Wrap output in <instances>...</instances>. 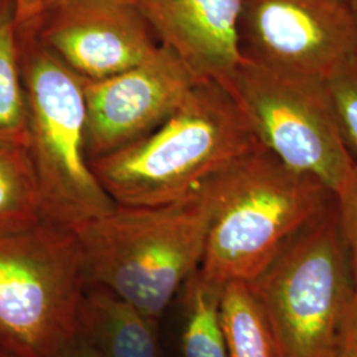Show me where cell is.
Instances as JSON below:
<instances>
[{"label": "cell", "instance_id": "cell-13", "mask_svg": "<svg viewBox=\"0 0 357 357\" xmlns=\"http://www.w3.org/2000/svg\"><path fill=\"white\" fill-rule=\"evenodd\" d=\"M224 286L197 268L178 294L181 357H229L221 319Z\"/></svg>", "mask_w": 357, "mask_h": 357}, {"label": "cell", "instance_id": "cell-14", "mask_svg": "<svg viewBox=\"0 0 357 357\" xmlns=\"http://www.w3.org/2000/svg\"><path fill=\"white\" fill-rule=\"evenodd\" d=\"M41 221L38 178L26 146L0 141V237L31 229Z\"/></svg>", "mask_w": 357, "mask_h": 357}, {"label": "cell", "instance_id": "cell-21", "mask_svg": "<svg viewBox=\"0 0 357 357\" xmlns=\"http://www.w3.org/2000/svg\"><path fill=\"white\" fill-rule=\"evenodd\" d=\"M56 357H102L96 352L90 345L81 340L78 336L75 337L72 343L65 347L64 349Z\"/></svg>", "mask_w": 357, "mask_h": 357}, {"label": "cell", "instance_id": "cell-23", "mask_svg": "<svg viewBox=\"0 0 357 357\" xmlns=\"http://www.w3.org/2000/svg\"><path fill=\"white\" fill-rule=\"evenodd\" d=\"M351 4H352L354 10H355V11H356L357 13V0H351Z\"/></svg>", "mask_w": 357, "mask_h": 357}, {"label": "cell", "instance_id": "cell-10", "mask_svg": "<svg viewBox=\"0 0 357 357\" xmlns=\"http://www.w3.org/2000/svg\"><path fill=\"white\" fill-rule=\"evenodd\" d=\"M197 81L200 79L191 69L166 45L125 72L98 81H82L90 163L159 128Z\"/></svg>", "mask_w": 357, "mask_h": 357}, {"label": "cell", "instance_id": "cell-20", "mask_svg": "<svg viewBox=\"0 0 357 357\" xmlns=\"http://www.w3.org/2000/svg\"><path fill=\"white\" fill-rule=\"evenodd\" d=\"M17 26L38 19L44 10V0H13Z\"/></svg>", "mask_w": 357, "mask_h": 357}, {"label": "cell", "instance_id": "cell-17", "mask_svg": "<svg viewBox=\"0 0 357 357\" xmlns=\"http://www.w3.org/2000/svg\"><path fill=\"white\" fill-rule=\"evenodd\" d=\"M326 82L345 147L357 167V54Z\"/></svg>", "mask_w": 357, "mask_h": 357}, {"label": "cell", "instance_id": "cell-22", "mask_svg": "<svg viewBox=\"0 0 357 357\" xmlns=\"http://www.w3.org/2000/svg\"><path fill=\"white\" fill-rule=\"evenodd\" d=\"M57 1H61V0H44V8H45L47 6H51V4L57 3ZM43 11H44V10H43Z\"/></svg>", "mask_w": 357, "mask_h": 357}, {"label": "cell", "instance_id": "cell-7", "mask_svg": "<svg viewBox=\"0 0 357 357\" xmlns=\"http://www.w3.org/2000/svg\"><path fill=\"white\" fill-rule=\"evenodd\" d=\"M259 144L336 193L356 165L345 147L327 82L243 59L224 84Z\"/></svg>", "mask_w": 357, "mask_h": 357}, {"label": "cell", "instance_id": "cell-11", "mask_svg": "<svg viewBox=\"0 0 357 357\" xmlns=\"http://www.w3.org/2000/svg\"><path fill=\"white\" fill-rule=\"evenodd\" d=\"M162 45L197 79L228 81L243 56L238 23L243 0H134Z\"/></svg>", "mask_w": 357, "mask_h": 357}, {"label": "cell", "instance_id": "cell-9", "mask_svg": "<svg viewBox=\"0 0 357 357\" xmlns=\"http://www.w3.org/2000/svg\"><path fill=\"white\" fill-rule=\"evenodd\" d=\"M32 23L38 43L82 81L125 72L162 45L134 0H61Z\"/></svg>", "mask_w": 357, "mask_h": 357}, {"label": "cell", "instance_id": "cell-12", "mask_svg": "<svg viewBox=\"0 0 357 357\" xmlns=\"http://www.w3.org/2000/svg\"><path fill=\"white\" fill-rule=\"evenodd\" d=\"M77 336L102 357H160L158 321L100 284L84 290Z\"/></svg>", "mask_w": 357, "mask_h": 357}, {"label": "cell", "instance_id": "cell-18", "mask_svg": "<svg viewBox=\"0 0 357 357\" xmlns=\"http://www.w3.org/2000/svg\"><path fill=\"white\" fill-rule=\"evenodd\" d=\"M335 197L339 229L357 293V167L354 175Z\"/></svg>", "mask_w": 357, "mask_h": 357}, {"label": "cell", "instance_id": "cell-2", "mask_svg": "<svg viewBox=\"0 0 357 357\" xmlns=\"http://www.w3.org/2000/svg\"><path fill=\"white\" fill-rule=\"evenodd\" d=\"M212 180L168 204H116L77 228L88 283L109 289L159 323L202 265L215 206Z\"/></svg>", "mask_w": 357, "mask_h": 357}, {"label": "cell", "instance_id": "cell-19", "mask_svg": "<svg viewBox=\"0 0 357 357\" xmlns=\"http://www.w3.org/2000/svg\"><path fill=\"white\" fill-rule=\"evenodd\" d=\"M339 357H357V293L347 307L339 332Z\"/></svg>", "mask_w": 357, "mask_h": 357}, {"label": "cell", "instance_id": "cell-16", "mask_svg": "<svg viewBox=\"0 0 357 357\" xmlns=\"http://www.w3.org/2000/svg\"><path fill=\"white\" fill-rule=\"evenodd\" d=\"M221 319L229 357H282L262 307L248 283L230 282L224 286Z\"/></svg>", "mask_w": 357, "mask_h": 357}, {"label": "cell", "instance_id": "cell-15", "mask_svg": "<svg viewBox=\"0 0 357 357\" xmlns=\"http://www.w3.org/2000/svg\"><path fill=\"white\" fill-rule=\"evenodd\" d=\"M26 89L13 0H0V141L26 144Z\"/></svg>", "mask_w": 357, "mask_h": 357}, {"label": "cell", "instance_id": "cell-3", "mask_svg": "<svg viewBox=\"0 0 357 357\" xmlns=\"http://www.w3.org/2000/svg\"><path fill=\"white\" fill-rule=\"evenodd\" d=\"M212 181L215 206L199 268L222 286L255 282L335 203L318 178L283 165L262 146Z\"/></svg>", "mask_w": 357, "mask_h": 357}, {"label": "cell", "instance_id": "cell-5", "mask_svg": "<svg viewBox=\"0 0 357 357\" xmlns=\"http://www.w3.org/2000/svg\"><path fill=\"white\" fill-rule=\"evenodd\" d=\"M86 284L75 230L41 221L0 237V352L57 356L77 336Z\"/></svg>", "mask_w": 357, "mask_h": 357}, {"label": "cell", "instance_id": "cell-1", "mask_svg": "<svg viewBox=\"0 0 357 357\" xmlns=\"http://www.w3.org/2000/svg\"><path fill=\"white\" fill-rule=\"evenodd\" d=\"M258 147L228 88L216 79H200L159 128L90 165L116 204H168Z\"/></svg>", "mask_w": 357, "mask_h": 357}, {"label": "cell", "instance_id": "cell-4", "mask_svg": "<svg viewBox=\"0 0 357 357\" xmlns=\"http://www.w3.org/2000/svg\"><path fill=\"white\" fill-rule=\"evenodd\" d=\"M17 40L28 112L26 146L43 218L76 230L116 206L86 153L82 79L38 43L32 22L17 26Z\"/></svg>", "mask_w": 357, "mask_h": 357}, {"label": "cell", "instance_id": "cell-24", "mask_svg": "<svg viewBox=\"0 0 357 357\" xmlns=\"http://www.w3.org/2000/svg\"><path fill=\"white\" fill-rule=\"evenodd\" d=\"M0 357H11V356H8V355H6V354H1V352H0Z\"/></svg>", "mask_w": 357, "mask_h": 357}, {"label": "cell", "instance_id": "cell-6", "mask_svg": "<svg viewBox=\"0 0 357 357\" xmlns=\"http://www.w3.org/2000/svg\"><path fill=\"white\" fill-rule=\"evenodd\" d=\"M282 357H339V332L355 287L336 197L255 282Z\"/></svg>", "mask_w": 357, "mask_h": 357}, {"label": "cell", "instance_id": "cell-8", "mask_svg": "<svg viewBox=\"0 0 357 357\" xmlns=\"http://www.w3.org/2000/svg\"><path fill=\"white\" fill-rule=\"evenodd\" d=\"M238 44L245 60L327 79L357 54L351 0H243Z\"/></svg>", "mask_w": 357, "mask_h": 357}]
</instances>
